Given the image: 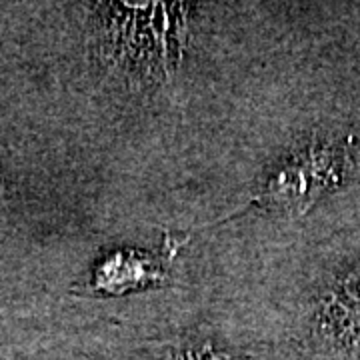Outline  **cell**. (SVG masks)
I'll use <instances>...</instances> for the list:
<instances>
[{
    "label": "cell",
    "mask_w": 360,
    "mask_h": 360,
    "mask_svg": "<svg viewBox=\"0 0 360 360\" xmlns=\"http://www.w3.org/2000/svg\"><path fill=\"white\" fill-rule=\"evenodd\" d=\"M103 52L124 75L144 80L174 75L182 58L186 4H101Z\"/></svg>",
    "instance_id": "obj_1"
},
{
    "label": "cell",
    "mask_w": 360,
    "mask_h": 360,
    "mask_svg": "<svg viewBox=\"0 0 360 360\" xmlns=\"http://www.w3.org/2000/svg\"><path fill=\"white\" fill-rule=\"evenodd\" d=\"M335 148H309L288 158L270 174L260 186L250 206H276V208H300L309 206L324 193L330 182H336V170L342 167V158Z\"/></svg>",
    "instance_id": "obj_2"
},
{
    "label": "cell",
    "mask_w": 360,
    "mask_h": 360,
    "mask_svg": "<svg viewBox=\"0 0 360 360\" xmlns=\"http://www.w3.org/2000/svg\"><path fill=\"white\" fill-rule=\"evenodd\" d=\"M167 257L142 250H116L98 262L90 276L89 290L101 295H127L165 283Z\"/></svg>",
    "instance_id": "obj_3"
},
{
    "label": "cell",
    "mask_w": 360,
    "mask_h": 360,
    "mask_svg": "<svg viewBox=\"0 0 360 360\" xmlns=\"http://www.w3.org/2000/svg\"><path fill=\"white\" fill-rule=\"evenodd\" d=\"M324 324L338 340H360V274L338 286L324 310Z\"/></svg>",
    "instance_id": "obj_4"
},
{
    "label": "cell",
    "mask_w": 360,
    "mask_h": 360,
    "mask_svg": "<svg viewBox=\"0 0 360 360\" xmlns=\"http://www.w3.org/2000/svg\"><path fill=\"white\" fill-rule=\"evenodd\" d=\"M174 360H238L226 354V352H220L214 350L212 347H202V348H188V350H182L179 352Z\"/></svg>",
    "instance_id": "obj_5"
}]
</instances>
